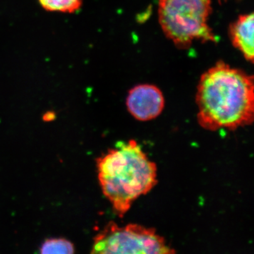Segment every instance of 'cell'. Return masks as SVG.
Listing matches in <instances>:
<instances>
[{
	"mask_svg": "<svg viewBox=\"0 0 254 254\" xmlns=\"http://www.w3.org/2000/svg\"><path fill=\"white\" fill-rule=\"evenodd\" d=\"M38 1L46 11L73 13L81 7L83 0H38Z\"/></svg>",
	"mask_w": 254,
	"mask_h": 254,
	"instance_id": "obj_7",
	"label": "cell"
},
{
	"mask_svg": "<svg viewBox=\"0 0 254 254\" xmlns=\"http://www.w3.org/2000/svg\"><path fill=\"white\" fill-rule=\"evenodd\" d=\"M211 12V0H159L162 30L180 49H187L195 41L216 42L208 25Z\"/></svg>",
	"mask_w": 254,
	"mask_h": 254,
	"instance_id": "obj_3",
	"label": "cell"
},
{
	"mask_svg": "<svg viewBox=\"0 0 254 254\" xmlns=\"http://www.w3.org/2000/svg\"><path fill=\"white\" fill-rule=\"evenodd\" d=\"M40 254H74V247L66 239H48L42 245Z\"/></svg>",
	"mask_w": 254,
	"mask_h": 254,
	"instance_id": "obj_8",
	"label": "cell"
},
{
	"mask_svg": "<svg viewBox=\"0 0 254 254\" xmlns=\"http://www.w3.org/2000/svg\"><path fill=\"white\" fill-rule=\"evenodd\" d=\"M200 127L208 131L235 130L252 125L254 77L218 62L200 76L195 95Z\"/></svg>",
	"mask_w": 254,
	"mask_h": 254,
	"instance_id": "obj_1",
	"label": "cell"
},
{
	"mask_svg": "<svg viewBox=\"0 0 254 254\" xmlns=\"http://www.w3.org/2000/svg\"><path fill=\"white\" fill-rule=\"evenodd\" d=\"M165 98L158 87L140 84L132 88L127 95L128 113L138 121L148 122L158 118L165 108Z\"/></svg>",
	"mask_w": 254,
	"mask_h": 254,
	"instance_id": "obj_5",
	"label": "cell"
},
{
	"mask_svg": "<svg viewBox=\"0 0 254 254\" xmlns=\"http://www.w3.org/2000/svg\"><path fill=\"white\" fill-rule=\"evenodd\" d=\"M91 254H177L153 228L110 222L94 237Z\"/></svg>",
	"mask_w": 254,
	"mask_h": 254,
	"instance_id": "obj_4",
	"label": "cell"
},
{
	"mask_svg": "<svg viewBox=\"0 0 254 254\" xmlns=\"http://www.w3.org/2000/svg\"><path fill=\"white\" fill-rule=\"evenodd\" d=\"M103 194L122 218L158 183L157 166L135 140L120 142L97 160Z\"/></svg>",
	"mask_w": 254,
	"mask_h": 254,
	"instance_id": "obj_2",
	"label": "cell"
},
{
	"mask_svg": "<svg viewBox=\"0 0 254 254\" xmlns=\"http://www.w3.org/2000/svg\"><path fill=\"white\" fill-rule=\"evenodd\" d=\"M254 13L241 15L230 28L232 45L251 63H254Z\"/></svg>",
	"mask_w": 254,
	"mask_h": 254,
	"instance_id": "obj_6",
	"label": "cell"
}]
</instances>
